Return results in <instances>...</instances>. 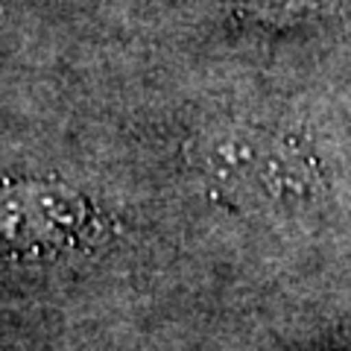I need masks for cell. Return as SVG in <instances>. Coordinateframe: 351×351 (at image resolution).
I'll return each mask as SVG.
<instances>
[{"instance_id": "3", "label": "cell", "mask_w": 351, "mask_h": 351, "mask_svg": "<svg viewBox=\"0 0 351 351\" xmlns=\"http://www.w3.org/2000/svg\"><path fill=\"white\" fill-rule=\"evenodd\" d=\"M269 15H325V12H339L351 0H261Z\"/></svg>"}, {"instance_id": "1", "label": "cell", "mask_w": 351, "mask_h": 351, "mask_svg": "<svg viewBox=\"0 0 351 351\" xmlns=\"http://www.w3.org/2000/svg\"><path fill=\"white\" fill-rule=\"evenodd\" d=\"M94 228V208L68 184H12L0 188V255L47 258L59 255Z\"/></svg>"}, {"instance_id": "2", "label": "cell", "mask_w": 351, "mask_h": 351, "mask_svg": "<svg viewBox=\"0 0 351 351\" xmlns=\"http://www.w3.org/2000/svg\"><path fill=\"white\" fill-rule=\"evenodd\" d=\"M205 170L226 193L258 196L263 202H299L316 193V176L287 138L240 129L214 138Z\"/></svg>"}]
</instances>
